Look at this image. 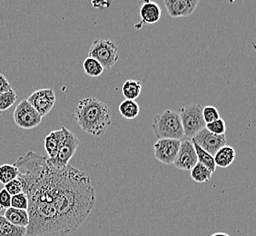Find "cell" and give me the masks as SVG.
Here are the masks:
<instances>
[{"label":"cell","mask_w":256,"mask_h":236,"mask_svg":"<svg viewBox=\"0 0 256 236\" xmlns=\"http://www.w3.org/2000/svg\"><path fill=\"white\" fill-rule=\"evenodd\" d=\"M28 200L30 236H69L93 210L96 192L88 172L68 164L51 166L48 156L30 151L14 162Z\"/></svg>","instance_id":"6da1fadb"},{"label":"cell","mask_w":256,"mask_h":236,"mask_svg":"<svg viewBox=\"0 0 256 236\" xmlns=\"http://www.w3.org/2000/svg\"><path fill=\"white\" fill-rule=\"evenodd\" d=\"M74 119L82 131L93 136H102L112 124L111 111L108 104L96 98L79 101Z\"/></svg>","instance_id":"7a4b0ae2"},{"label":"cell","mask_w":256,"mask_h":236,"mask_svg":"<svg viewBox=\"0 0 256 236\" xmlns=\"http://www.w3.org/2000/svg\"><path fill=\"white\" fill-rule=\"evenodd\" d=\"M152 128L158 139L180 140L184 136L179 114L170 109L154 116Z\"/></svg>","instance_id":"3957f363"},{"label":"cell","mask_w":256,"mask_h":236,"mask_svg":"<svg viewBox=\"0 0 256 236\" xmlns=\"http://www.w3.org/2000/svg\"><path fill=\"white\" fill-rule=\"evenodd\" d=\"M88 56L98 61L104 69L112 68L118 61V48L111 40H94L89 48Z\"/></svg>","instance_id":"277c9868"},{"label":"cell","mask_w":256,"mask_h":236,"mask_svg":"<svg viewBox=\"0 0 256 236\" xmlns=\"http://www.w3.org/2000/svg\"><path fill=\"white\" fill-rule=\"evenodd\" d=\"M184 134L192 138L198 132L206 128L202 118V106L199 104H190L179 110Z\"/></svg>","instance_id":"5b68a950"},{"label":"cell","mask_w":256,"mask_h":236,"mask_svg":"<svg viewBox=\"0 0 256 236\" xmlns=\"http://www.w3.org/2000/svg\"><path fill=\"white\" fill-rule=\"evenodd\" d=\"M62 128L64 130V141L61 144L56 158L54 159H50L48 158L50 164L58 168H64L69 164V161L74 156L80 144L78 138L74 133L69 131L68 129L64 126Z\"/></svg>","instance_id":"8992f818"},{"label":"cell","mask_w":256,"mask_h":236,"mask_svg":"<svg viewBox=\"0 0 256 236\" xmlns=\"http://www.w3.org/2000/svg\"><path fill=\"white\" fill-rule=\"evenodd\" d=\"M13 119L18 128L30 130L38 128L42 122L43 118L25 99L16 106L13 114Z\"/></svg>","instance_id":"52a82bcc"},{"label":"cell","mask_w":256,"mask_h":236,"mask_svg":"<svg viewBox=\"0 0 256 236\" xmlns=\"http://www.w3.org/2000/svg\"><path fill=\"white\" fill-rule=\"evenodd\" d=\"M26 101L42 118H44L54 108L56 96L53 89H40L31 94Z\"/></svg>","instance_id":"ba28073f"},{"label":"cell","mask_w":256,"mask_h":236,"mask_svg":"<svg viewBox=\"0 0 256 236\" xmlns=\"http://www.w3.org/2000/svg\"><path fill=\"white\" fill-rule=\"evenodd\" d=\"M180 140L176 139H158L154 144V156L156 159L164 164H172L178 156Z\"/></svg>","instance_id":"9c48e42d"},{"label":"cell","mask_w":256,"mask_h":236,"mask_svg":"<svg viewBox=\"0 0 256 236\" xmlns=\"http://www.w3.org/2000/svg\"><path fill=\"white\" fill-rule=\"evenodd\" d=\"M196 143L202 148V150L209 152L211 156H214L217 151L226 146V136H217L214 134L210 133L206 128H204L192 138Z\"/></svg>","instance_id":"30bf717a"},{"label":"cell","mask_w":256,"mask_h":236,"mask_svg":"<svg viewBox=\"0 0 256 236\" xmlns=\"http://www.w3.org/2000/svg\"><path fill=\"white\" fill-rule=\"evenodd\" d=\"M198 162L196 152L194 148L192 141L184 140L180 144V148L178 151L176 158L174 162V166L180 170L191 171L196 164Z\"/></svg>","instance_id":"8fae6325"},{"label":"cell","mask_w":256,"mask_h":236,"mask_svg":"<svg viewBox=\"0 0 256 236\" xmlns=\"http://www.w3.org/2000/svg\"><path fill=\"white\" fill-rule=\"evenodd\" d=\"M168 15L172 18H188L192 15L199 4L198 0H164Z\"/></svg>","instance_id":"7c38bea8"},{"label":"cell","mask_w":256,"mask_h":236,"mask_svg":"<svg viewBox=\"0 0 256 236\" xmlns=\"http://www.w3.org/2000/svg\"><path fill=\"white\" fill-rule=\"evenodd\" d=\"M162 16V10L158 3L152 1H144L143 6L140 8V16H141V25L143 24H154L158 22Z\"/></svg>","instance_id":"4fadbf2b"},{"label":"cell","mask_w":256,"mask_h":236,"mask_svg":"<svg viewBox=\"0 0 256 236\" xmlns=\"http://www.w3.org/2000/svg\"><path fill=\"white\" fill-rule=\"evenodd\" d=\"M64 138L63 128H60V130L52 131L44 138V149L46 152H48V158L50 159H54L56 158L61 144L64 141Z\"/></svg>","instance_id":"5bb4252c"},{"label":"cell","mask_w":256,"mask_h":236,"mask_svg":"<svg viewBox=\"0 0 256 236\" xmlns=\"http://www.w3.org/2000/svg\"><path fill=\"white\" fill-rule=\"evenodd\" d=\"M236 158V152L234 148L230 146H224L220 148L214 156V164L218 168H227L234 162Z\"/></svg>","instance_id":"9a60e30c"},{"label":"cell","mask_w":256,"mask_h":236,"mask_svg":"<svg viewBox=\"0 0 256 236\" xmlns=\"http://www.w3.org/2000/svg\"><path fill=\"white\" fill-rule=\"evenodd\" d=\"M3 216L5 217L10 224L16 226L26 228L30 224V216L28 212L26 210H20L10 207L6 209Z\"/></svg>","instance_id":"2e32d148"},{"label":"cell","mask_w":256,"mask_h":236,"mask_svg":"<svg viewBox=\"0 0 256 236\" xmlns=\"http://www.w3.org/2000/svg\"><path fill=\"white\" fill-rule=\"evenodd\" d=\"M142 91V84L136 80L128 79L122 86V93L126 100H133L138 98L141 94Z\"/></svg>","instance_id":"e0dca14e"},{"label":"cell","mask_w":256,"mask_h":236,"mask_svg":"<svg viewBox=\"0 0 256 236\" xmlns=\"http://www.w3.org/2000/svg\"><path fill=\"white\" fill-rule=\"evenodd\" d=\"M26 234V228L14 226L3 216H0V236H25Z\"/></svg>","instance_id":"ac0fdd59"},{"label":"cell","mask_w":256,"mask_h":236,"mask_svg":"<svg viewBox=\"0 0 256 236\" xmlns=\"http://www.w3.org/2000/svg\"><path fill=\"white\" fill-rule=\"evenodd\" d=\"M119 113L126 119H134L140 113V106L133 100H124L119 104Z\"/></svg>","instance_id":"d6986e66"},{"label":"cell","mask_w":256,"mask_h":236,"mask_svg":"<svg viewBox=\"0 0 256 236\" xmlns=\"http://www.w3.org/2000/svg\"><path fill=\"white\" fill-rule=\"evenodd\" d=\"M191 141H192L194 148V150H196V152L198 162L204 164L206 168H208L214 174V172H216V166L214 164V156H211L209 152H207L206 151L202 150V148H200L192 139Z\"/></svg>","instance_id":"ffe728a7"},{"label":"cell","mask_w":256,"mask_h":236,"mask_svg":"<svg viewBox=\"0 0 256 236\" xmlns=\"http://www.w3.org/2000/svg\"><path fill=\"white\" fill-rule=\"evenodd\" d=\"M212 176V172L200 162H197L191 169V178L198 184L209 182Z\"/></svg>","instance_id":"44dd1931"},{"label":"cell","mask_w":256,"mask_h":236,"mask_svg":"<svg viewBox=\"0 0 256 236\" xmlns=\"http://www.w3.org/2000/svg\"><path fill=\"white\" fill-rule=\"evenodd\" d=\"M84 73L91 78H98L103 74L104 68L96 59L88 56L83 62Z\"/></svg>","instance_id":"7402d4cb"},{"label":"cell","mask_w":256,"mask_h":236,"mask_svg":"<svg viewBox=\"0 0 256 236\" xmlns=\"http://www.w3.org/2000/svg\"><path fill=\"white\" fill-rule=\"evenodd\" d=\"M18 177V170L14 164H5L0 166V184H6Z\"/></svg>","instance_id":"603a6c76"},{"label":"cell","mask_w":256,"mask_h":236,"mask_svg":"<svg viewBox=\"0 0 256 236\" xmlns=\"http://www.w3.org/2000/svg\"><path fill=\"white\" fill-rule=\"evenodd\" d=\"M18 100V94L13 89L0 94V113L10 109Z\"/></svg>","instance_id":"cb8c5ba5"},{"label":"cell","mask_w":256,"mask_h":236,"mask_svg":"<svg viewBox=\"0 0 256 236\" xmlns=\"http://www.w3.org/2000/svg\"><path fill=\"white\" fill-rule=\"evenodd\" d=\"M206 128L210 133L214 134L217 136H224L226 132V124L222 118H219L218 120H216L212 123L206 124Z\"/></svg>","instance_id":"d4e9b609"},{"label":"cell","mask_w":256,"mask_h":236,"mask_svg":"<svg viewBox=\"0 0 256 236\" xmlns=\"http://www.w3.org/2000/svg\"><path fill=\"white\" fill-rule=\"evenodd\" d=\"M11 207L20 210L28 211V200L24 192H20L11 197Z\"/></svg>","instance_id":"484cf974"},{"label":"cell","mask_w":256,"mask_h":236,"mask_svg":"<svg viewBox=\"0 0 256 236\" xmlns=\"http://www.w3.org/2000/svg\"><path fill=\"white\" fill-rule=\"evenodd\" d=\"M202 118L206 124L212 123L220 118V113L218 109L212 106H207L202 108Z\"/></svg>","instance_id":"4316f807"},{"label":"cell","mask_w":256,"mask_h":236,"mask_svg":"<svg viewBox=\"0 0 256 236\" xmlns=\"http://www.w3.org/2000/svg\"><path fill=\"white\" fill-rule=\"evenodd\" d=\"M6 191L10 194L11 196L18 194L20 192H23V188H22V184L20 182L18 178H16L14 180L10 181L5 184Z\"/></svg>","instance_id":"83f0119b"},{"label":"cell","mask_w":256,"mask_h":236,"mask_svg":"<svg viewBox=\"0 0 256 236\" xmlns=\"http://www.w3.org/2000/svg\"><path fill=\"white\" fill-rule=\"evenodd\" d=\"M11 197L5 188L0 190V211L6 210L11 207Z\"/></svg>","instance_id":"f1b7e54d"},{"label":"cell","mask_w":256,"mask_h":236,"mask_svg":"<svg viewBox=\"0 0 256 236\" xmlns=\"http://www.w3.org/2000/svg\"><path fill=\"white\" fill-rule=\"evenodd\" d=\"M11 89L13 88H11V84L8 82V80L6 78L4 74H0V94L8 92Z\"/></svg>","instance_id":"f546056e"},{"label":"cell","mask_w":256,"mask_h":236,"mask_svg":"<svg viewBox=\"0 0 256 236\" xmlns=\"http://www.w3.org/2000/svg\"><path fill=\"white\" fill-rule=\"evenodd\" d=\"M92 6L94 8H108L110 6L108 1H92Z\"/></svg>","instance_id":"4dcf8cb0"},{"label":"cell","mask_w":256,"mask_h":236,"mask_svg":"<svg viewBox=\"0 0 256 236\" xmlns=\"http://www.w3.org/2000/svg\"><path fill=\"white\" fill-rule=\"evenodd\" d=\"M228 236L227 234H224V232H216V234H214L212 236Z\"/></svg>","instance_id":"1f68e13d"}]
</instances>
